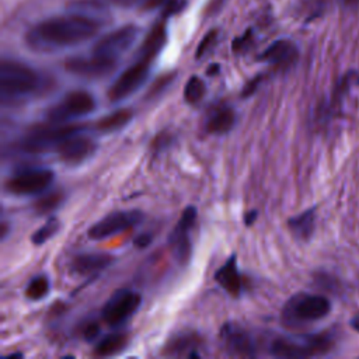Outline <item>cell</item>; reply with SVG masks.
Returning a JSON list of instances; mask_svg holds the SVG:
<instances>
[{
	"label": "cell",
	"instance_id": "30",
	"mask_svg": "<svg viewBox=\"0 0 359 359\" xmlns=\"http://www.w3.org/2000/svg\"><path fill=\"white\" fill-rule=\"evenodd\" d=\"M216 36H217V32H216V31H210V32H208V34L203 36V39L201 41V43H199L198 48H196V53H195L196 59L202 57V56L215 45Z\"/></svg>",
	"mask_w": 359,
	"mask_h": 359
},
{
	"label": "cell",
	"instance_id": "27",
	"mask_svg": "<svg viewBox=\"0 0 359 359\" xmlns=\"http://www.w3.org/2000/svg\"><path fill=\"white\" fill-rule=\"evenodd\" d=\"M60 230V222L56 216H48L45 223L31 234V243L36 247L48 243Z\"/></svg>",
	"mask_w": 359,
	"mask_h": 359
},
{
	"label": "cell",
	"instance_id": "22",
	"mask_svg": "<svg viewBox=\"0 0 359 359\" xmlns=\"http://www.w3.org/2000/svg\"><path fill=\"white\" fill-rule=\"evenodd\" d=\"M132 118H133V111L130 108H121L100 118L95 122L94 129L104 135L114 133L123 129L132 121Z\"/></svg>",
	"mask_w": 359,
	"mask_h": 359
},
{
	"label": "cell",
	"instance_id": "15",
	"mask_svg": "<svg viewBox=\"0 0 359 359\" xmlns=\"http://www.w3.org/2000/svg\"><path fill=\"white\" fill-rule=\"evenodd\" d=\"M65 66L66 70L74 76L84 79H101L115 70L116 62L100 59L91 55L90 57H72Z\"/></svg>",
	"mask_w": 359,
	"mask_h": 359
},
{
	"label": "cell",
	"instance_id": "25",
	"mask_svg": "<svg viewBox=\"0 0 359 359\" xmlns=\"http://www.w3.org/2000/svg\"><path fill=\"white\" fill-rule=\"evenodd\" d=\"M65 192L62 189H52V191H45L41 194V196L34 202L32 209L38 216H45L50 215L55 212L65 201Z\"/></svg>",
	"mask_w": 359,
	"mask_h": 359
},
{
	"label": "cell",
	"instance_id": "35",
	"mask_svg": "<svg viewBox=\"0 0 359 359\" xmlns=\"http://www.w3.org/2000/svg\"><path fill=\"white\" fill-rule=\"evenodd\" d=\"M259 83H261V77H255L254 80H251V81H248L247 84H245V87L243 88V91H241V97L243 98H247V97H251L257 90H258V86H259Z\"/></svg>",
	"mask_w": 359,
	"mask_h": 359
},
{
	"label": "cell",
	"instance_id": "7",
	"mask_svg": "<svg viewBox=\"0 0 359 359\" xmlns=\"http://www.w3.org/2000/svg\"><path fill=\"white\" fill-rule=\"evenodd\" d=\"M55 172L43 167H27L15 171L4 182V191L13 196H32L50 188Z\"/></svg>",
	"mask_w": 359,
	"mask_h": 359
},
{
	"label": "cell",
	"instance_id": "45",
	"mask_svg": "<svg viewBox=\"0 0 359 359\" xmlns=\"http://www.w3.org/2000/svg\"><path fill=\"white\" fill-rule=\"evenodd\" d=\"M14 356H22V353H10L8 358H14Z\"/></svg>",
	"mask_w": 359,
	"mask_h": 359
},
{
	"label": "cell",
	"instance_id": "4",
	"mask_svg": "<svg viewBox=\"0 0 359 359\" xmlns=\"http://www.w3.org/2000/svg\"><path fill=\"white\" fill-rule=\"evenodd\" d=\"M331 310L330 300L321 294L297 293L283 306L280 317L287 327H300L324 318Z\"/></svg>",
	"mask_w": 359,
	"mask_h": 359
},
{
	"label": "cell",
	"instance_id": "13",
	"mask_svg": "<svg viewBox=\"0 0 359 359\" xmlns=\"http://www.w3.org/2000/svg\"><path fill=\"white\" fill-rule=\"evenodd\" d=\"M84 129L67 136L56 149L57 158L66 165H79L87 161L97 150L98 144L91 137L83 133Z\"/></svg>",
	"mask_w": 359,
	"mask_h": 359
},
{
	"label": "cell",
	"instance_id": "24",
	"mask_svg": "<svg viewBox=\"0 0 359 359\" xmlns=\"http://www.w3.org/2000/svg\"><path fill=\"white\" fill-rule=\"evenodd\" d=\"M287 227L296 238L307 241L313 236L316 227V210L307 209L303 213L290 217L287 220Z\"/></svg>",
	"mask_w": 359,
	"mask_h": 359
},
{
	"label": "cell",
	"instance_id": "1",
	"mask_svg": "<svg viewBox=\"0 0 359 359\" xmlns=\"http://www.w3.org/2000/svg\"><path fill=\"white\" fill-rule=\"evenodd\" d=\"M97 29V24L74 14L52 17L32 27L25 35V42L32 50L55 52L90 39Z\"/></svg>",
	"mask_w": 359,
	"mask_h": 359
},
{
	"label": "cell",
	"instance_id": "44",
	"mask_svg": "<svg viewBox=\"0 0 359 359\" xmlns=\"http://www.w3.org/2000/svg\"><path fill=\"white\" fill-rule=\"evenodd\" d=\"M346 4H356L359 0H344Z\"/></svg>",
	"mask_w": 359,
	"mask_h": 359
},
{
	"label": "cell",
	"instance_id": "33",
	"mask_svg": "<svg viewBox=\"0 0 359 359\" xmlns=\"http://www.w3.org/2000/svg\"><path fill=\"white\" fill-rule=\"evenodd\" d=\"M185 6V0H168L164 4V10H163V15H172L178 11H181Z\"/></svg>",
	"mask_w": 359,
	"mask_h": 359
},
{
	"label": "cell",
	"instance_id": "16",
	"mask_svg": "<svg viewBox=\"0 0 359 359\" xmlns=\"http://www.w3.org/2000/svg\"><path fill=\"white\" fill-rule=\"evenodd\" d=\"M115 261V257L104 251H87L76 254L70 264L69 269L77 276H91L108 268Z\"/></svg>",
	"mask_w": 359,
	"mask_h": 359
},
{
	"label": "cell",
	"instance_id": "11",
	"mask_svg": "<svg viewBox=\"0 0 359 359\" xmlns=\"http://www.w3.org/2000/svg\"><path fill=\"white\" fill-rule=\"evenodd\" d=\"M196 217H198L196 208L192 205L187 206L182 210L177 224L174 226V229L168 236L170 251L174 255V258L182 265H185L191 257V251H192L191 231L195 227Z\"/></svg>",
	"mask_w": 359,
	"mask_h": 359
},
{
	"label": "cell",
	"instance_id": "6",
	"mask_svg": "<svg viewBox=\"0 0 359 359\" xmlns=\"http://www.w3.org/2000/svg\"><path fill=\"white\" fill-rule=\"evenodd\" d=\"M97 107L93 94L84 90H74L67 93L59 102L52 105L46 111V119L49 123L63 125L72 121L90 115Z\"/></svg>",
	"mask_w": 359,
	"mask_h": 359
},
{
	"label": "cell",
	"instance_id": "9",
	"mask_svg": "<svg viewBox=\"0 0 359 359\" xmlns=\"http://www.w3.org/2000/svg\"><path fill=\"white\" fill-rule=\"evenodd\" d=\"M142 304V296L130 289H119L105 302L101 317L109 327H119L133 317Z\"/></svg>",
	"mask_w": 359,
	"mask_h": 359
},
{
	"label": "cell",
	"instance_id": "43",
	"mask_svg": "<svg viewBox=\"0 0 359 359\" xmlns=\"http://www.w3.org/2000/svg\"><path fill=\"white\" fill-rule=\"evenodd\" d=\"M352 327H353L356 331H359V317H356V318L352 320Z\"/></svg>",
	"mask_w": 359,
	"mask_h": 359
},
{
	"label": "cell",
	"instance_id": "23",
	"mask_svg": "<svg viewBox=\"0 0 359 359\" xmlns=\"http://www.w3.org/2000/svg\"><path fill=\"white\" fill-rule=\"evenodd\" d=\"M129 344V335L126 332H112L101 338L95 348H94V355L107 358V356H114L126 349Z\"/></svg>",
	"mask_w": 359,
	"mask_h": 359
},
{
	"label": "cell",
	"instance_id": "14",
	"mask_svg": "<svg viewBox=\"0 0 359 359\" xmlns=\"http://www.w3.org/2000/svg\"><path fill=\"white\" fill-rule=\"evenodd\" d=\"M220 338L224 349L233 356L252 358L257 355V345L252 337L237 324H224Z\"/></svg>",
	"mask_w": 359,
	"mask_h": 359
},
{
	"label": "cell",
	"instance_id": "3",
	"mask_svg": "<svg viewBox=\"0 0 359 359\" xmlns=\"http://www.w3.org/2000/svg\"><path fill=\"white\" fill-rule=\"evenodd\" d=\"M84 129L79 125H55L49 123V126H38L32 128L27 132L15 144L14 149L22 154H42L56 151L57 146L70 135Z\"/></svg>",
	"mask_w": 359,
	"mask_h": 359
},
{
	"label": "cell",
	"instance_id": "8",
	"mask_svg": "<svg viewBox=\"0 0 359 359\" xmlns=\"http://www.w3.org/2000/svg\"><path fill=\"white\" fill-rule=\"evenodd\" d=\"M144 219V213L139 209H123L115 210L100 220H97L87 231L90 240L101 241L109 237H114L119 233L128 231L142 223Z\"/></svg>",
	"mask_w": 359,
	"mask_h": 359
},
{
	"label": "cell",
	"instance_id": "34",
	"mask_svg": "<svg viewBox=\"0 0 359 359\" xmlns=\"http://www.w3.org/2000/svg\"><path fill=\"white\" fill-rule=\"evenodd\" d=\"M171 81V79L167 76V77H161L160 80H158V83L156 81L151 87H150V91H149V94H147V98H154L156 95H158V93L160 91H163V88L167 86V83H170Z\"/></svg>",
	"mask_w": 359,
	"mask_h": 359
},
{
	"label": "cell",
	"instance_id": "32",
	"mask_svg": "<svg viewBox=\"0 0 359 359\" xmlns=\"http://www.w3.org/2000/svg\"><path fill=\"white\" fill-rule=\"evenodd\" d=\"M170 143H171V135L168 133H158L156 137H154V140L151 142V149H153V151H154V154H157V153H160L163 149H165L167 146H170Z\"/></svg>",
	"mask_w": 359,
	"mask_h": 359
},
{
	"label": "cell",
	"instance_id": "5",
	"mask_svg": "<svg viewBox=\"0 0 359 359\" xmlns=\"http://www.w3.org/2000/svg\"><path fill=\"white\" fill-rule=\"evenodd\" d=\"M331 348V341L327 335H303L297 338L279 337L269 344V353L275 358L296 359L311 358L325 353Z\"/></svg>",
	"mask_w": 359,
	"mask_h": 359
},
{
	"label": "cell",
	"instance_id": "40",
	"mask_svg": "<svg viewBox=\"0 0 359 359\" xmlns=\"http://www.w3.org/2000/svg\"><path fill=\"white\" fill-rule=\"evenodd\" d=\"M223 1H224V0H213V1L210 3V10H212V11H216L219 7H222Z\"/></svg>",
	"mask_w": 359,
	"mask_h": 359
},
{
	"label": "cell",
	"instance_id": "36",
	"mask_svg": "<svg viewBox=\"0 0 359 359\" xmlns=\"http://www.w3.org/2000/svg\"><path fill=\"white\" fill-rule=\"evenodd\" d=\"M153 240V236L151 233H142L139 234L135 240H133V244L137 247V248H146Z\"/></svg>",
	"mask_w": 359,
	"mask_h": 359
},
{
	"label": "cell",
	"instance_id": "2",
	"mask_svg": "<svg viewBox=\"0 0 359 359\" xmlns=\"http://www.w3.org/2000/svg\"><path fill=\"white\" fill-rule=\"evenodd\" d=\"M43 88L45 80L36 70L15 60H1L0 101L3 107L20 105Z\"/></svg>",
	"mask_w": 359,
	"mask_h": 359
},
{
	"label": "cell",
	"instance_id": "21",
	"mask_svg": "<svg viewBox=\"0 0 359 359\" xmlns=\"http://www.w3.org/2000/svg\"><path fill=\"white\" fill-rule=\"evenodd\" d=\"M165 38H167V32H165L164 24L154 25L151 28V31L147 34L142 46L139 48L137 57L153 62V59L157 56V53L163 49V46L165 43Z\"/></svg>",
	"mask_w": 359,
	"mask_h": 359
},
{
	"label": "cell",
	"instance_id": "20",
	"mask_svg": "<svg viewBox=\"0 0 359 359\" xmlns=\"http://www.w3.org/2000/svg\"><path fill=\"white\" fill-rule=\"evenodd\" d=\"M236 125V111L227 104H219L210 109L205 121V130L210 135H224Z\"/></svg>",
	"mask_w": 359,
	"mask_h": 359
},
{
	"label": "cell",
	"instance_id": "29",
	"mask_svg": "<svg viewBox=\"0 0 359 359\" xmlns=\"http://www.w3.org/2000/svg\"><path fill=\"white\" fill-rule=\"evenodd\" d=\"M205 93L206 86L199 76H191L184 86V100L191 105L198 104L205 97Z\"/></svg>",
	"mask_w": 359,
	"mask_h": 359
},
{
	"label": "cell",
	"instance_id": "28",
	"mask_svg": "<svg viewBox=\"0 0 359 359\" xmlns=\"http://www.w3.org/2000/svg\"><path fill=\"white\" fill-rule=\"evenodd\" d=\"M195 344V338L188 334V335H178L174 338L168 345H167V355L171 356H178V355H187L188 358H199L201 355L195 352L192 348Z\"/></svg>",
	"mask_w": 359,
	"mask_h": 359
},
{
	"label": "cell",
	"instance_id": "18",
	"mask_svg": "<svg viewBox=\"0 0 359 359\" xmlns=\"http://www.w3.org/2000/svg\"><path fill=\"white\" fill-rule=\"evenodd\" d=\"M67 10L70 14L88 20L98 27L111 18L109 8L100 0H72L67 4Z\"/></svg>",
	"mask_w": 359,
	"mask_h": 359
},
{
	"label": "cell",
	"instance_id": "42",
	"mask_svg": "<svg viewBox=\"0 0 359 359\" xmlns=\"http://www.w3.org/2000/svg\"><path fill=\"white\" fill-rule=\"evenodd\" d=\"M0 234H1V238H4L6 234H7V223H6V222L1 223V231H0Z\"/></svg>",
	"mask_w": 359,
	"mask_h": 359
},
{
	"label": "cell",
	"instance_id": "17",
	"mask_svg": "<svg viewBox=\"0 0 359 359\" xmlns=\"http://www.w3.org/2000/svg\"><path fill=\"white\" fill-rule=\"evenodd\" d=\"M215 282L230 296L238 297L243 293V276L238 271L237 257L231 254L229 259L219 266V269L213 275Z\"/></svg>",
	"mask_w": 359,
	"mask_h": 359
},
{
	"label": "cell",
	"instance_id": "41",
	"mask_svg": "<svg viewBox=\"0 0 359 359\" xmlns=\"http://www.w3.org/2000/svg\"><path fill=\"white\" fill-rule=\"evenodd\" d=\"M219 72V66L215 65V66H209L208 69V74H216Z\"/></svg>",
	"mask_w": 359,
	"mask_h": 359
},
{
	"label": "cell",
	"instance_id": "26",
	"mask_svg": "<svg viewBox=\"0 0 359 359\" xmlns=\"http://www.w3.org/2000/svg\"><path fill=\"white\" fill-rule=\"evenodd\" d=\"M50 292V280L45 273L34 276L25 286L24 294L31 302H41Z\"/></svg>",
	"mask_w": 359,
	"mask_h": 359
},
{
	"label": "cell",
	"instance_id": "37",
	"mask_svg": "<svg viewBox=\"0 0 359 359\" xmlns=\"http://www.w3.org/2000/svg\"><path fill=\"white\" fill-rule=\"evenodd\" d=\"M258 217V210H250L244 215V224L245 226H251Z\"/></svg>",
	"mask_w": 359,
	"mask_h": 359
},
{
	"label": "cell",
	"instance_id": "10",
	"mask_svg": "<svg viewBox=\"0 0 359 359\" xmlns=\"http://www.w3.org/2000/svg\"><path fill=\"white\" fill-rule=\"evenodd\" d=\"M150 60L137 57V60L125 69L108 88V100L111 102H118L130 97L144 84L150 73Z\"/></svg>",
	"mask_w": 359,
	"mask_h": 359
},
{
	"label": "cell",
	"instance_id": "39",
	"mask_svg": "<svg viewBox=\"0 0 359 359\" xmlns=\"http://www.w3.org/2000/svg\"><path fill=\"white\" fill-rule=\"evenodd\" d=\"M168 0H144V8L146 10H151V8H156L158 6H163L165 4Z\"/></svg>",
	"mask_w": 359,
	"mask_h": 359
},
{
	"label": "cell",
	"instance_id": "38",
	"mask_svg": "<svg viewBox=\"0 0 359 359\" xmlns=\"http://www.w3.org/2000/svg\"><path fill=\"white\" fill-rule=\"evenodd\" d=\"M116 6H121V7H130V6H136L139 3H142L143 0H108Z\"/></svg>",
	"mask_w": 359,
	"mask_h": 359
},
{
	"label": "cell",
	"instance_id": "12",
	"mask_svg": "<svg viewBox=\"0 0 359 359\" xmlns=\"http://www.w3.org/2000/svg\"><path fill=\"white\" fill-rule=\"evenodd\" d=\"M139 35V28L135 25L121 27L104 35L93 48L91 55L100 59L116 62L133 45Z\"/></svg>",
	"mask_w": 359,
	"mask_h": 359
},
{
	"label": "cell",
	"instance_id": "19",
	"mask_svg": "<svg viewBox=\"0 0 359 359\" xmlns=\"http://www.w3.org/2000/svg\"><path fill=\"white\" fill-rule=\"evenodd\" d=\"M261 62H266L273 66L287 67L297 59V49L293 42L287 39H279L271 43L259 56Z\"/></svg>",
	"mask_w": 359,
	"mask_h": 359
},
{
	"label": "cell",
	"instance_id": "31",
	"mask_svg": "<svg viewBox=\"0 0 359 359\" xmlns=\"http://www.w3.org/2000/svg\"><path fill=\"white\" fill-rule=\"evenodd\" d=\"M100 324L97 321H88L83 330H81V335L86 341H93L100 335Z\"/></svg>",
	"mask_w": 359,
	"mask_h": 359
}]
</instances>
